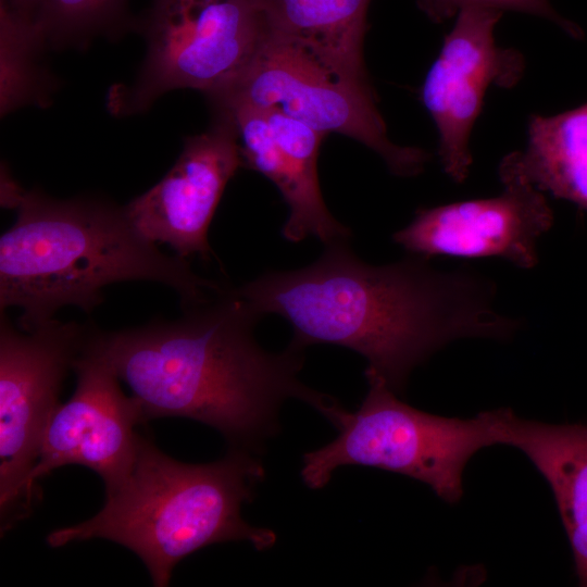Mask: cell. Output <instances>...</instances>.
Returning <instances> with one entry per match:
<instances>
[{"label": "cell", "instance_id": "cell-1", "mask_svg": "<svg viewBox=\"0 0 587 587\" xmlns=\"http://www.w3.org/2000/svg\"><path fill=\"white\" fill-rule=\"evenodd\" d=\"M236 291L261 316L284 317L295 346L355 351L367 362L365 375L398 395L412 370L448 344L505 340L521 324L495 309V284L474 271H440L415 254L373 265L348 239L325 245L308 266L266 272Z\"/></svg>", "mask_w": 587, "mask_h": 587}, {"label": "cell", "instance_id": "cell-2", "mask_svg": "<svg viewBox=\"0 0 587 587\" xmlns=\"http://www.w3.org/2000/svg\"><path fill=\"white\" fill-rule=\"evenodd\" d=\"M174 321L117 332L89 328L86 346L124 380L145 422L185 417L218 430L230 448L257 453L276 434L287 399L328 421L341 408L299 378L304 349L268 352L254 338L262 317L236 289L184 309Z\"/></svg>", "mask_w": 587, "mask_h": 587}, {"label": "cell", "instance_id": "cell-3", "mask_svg": "<svg viewBox=\"0 0 587 587\" xmlns=\"http://www.w3.org/2000/svg\"><path fill=\"white\" fill-rule=\"evenodd\" d=\"M4 177L2 205L16 208L17 217L0 237V308L21 310L22 330L43 325L65 305L92 312L103 288L117 282L163 284L184 309L225 289L196 274L187 259L161 252L125 207L91 196L54 199Z\"/></svg>", "mask_w": 587, "mask_h": 587}, {"label": "cell", "instance_id": "cell-4", "mask_svg": "<svg viewBox=\"0 0 587 587\" xmlns=\"http://www.w3.org/2000/svg\"><path fill=\"white\" fill-rule=\"evenodd\" d=\"M254 452L230 448L203 464L177 461L139 436L133 466L122 484L105 494L91 519L47 536L50 547L95 538L132 550L155 587L168 586L175 565L192 552L225 541H247L270 549L276 534L241 516L243 503L264 478Z\"/></svg>", "mask_w": 587, "mask_h": 587}, {"label": "cell", "instance_id": "cell-5", "mask_svg": "<svg viewBox=\"0 0 587 587\" xmlns=\"http://www.w3.org/2000/svg\"><path fill=\"white\" fill-rule=\"evenodd\" d=\"M354 412L344 408L332 423L338 436L302 457L301 477L311 489L324 487L340 466L362 465L399 473L428 485L454 504L463 495V472L480 449L500 445V409L471 419L421 411L375 375Z\"/></svg>", "mask_w": 587, "mask_h": 587}, {"label": "cell", "instance_id": "cell-6", "mask_svg": "<svg viewBox=\"0 0 587 587\" xmlns=\"http://www.w3.org/2000/svg\"><path fill=\"white\" fill-rule=\"evenodd\" d=\"M136 32L146 53L134 83L111 93L117 115L143 113L175 89L222 91L268 35L253 0H150Z\"/></svg>", "mask_w": 587, "mask_h": 587}, {"label": "cell", "instance_id": "cell-7", "mask_svg": "<svg viewBox=\"0 0 587 587\" xmlns=\"http://www.w3.org/2000/svg\"><path fill=\"white\" fill-rule=\"evenodd\" d=\"M211 103H236L276 110L319 133H338L377 153L401 177L423 172L430 154L392 142L369 83L335 72L296 43L268 33L260 49Z\"/></svg>", "mask_w": 587, "mask_h": 587}, {"label": "cell", "instance_id": "cell-8", "mask_svg": "<svg viewBox=\"0 0 587 587\" xmlns=\"http://www.w3.org/2000/svg\"><path fill=\"white\" fill-rule=\"evenodd\" d=\"M90 326L50 320L30 332L0 320V522L1 534L32 512L28 480L67 373Z\"/></svg>", "mask_w": 587, "mask_h": 587}, {"label": "cell", "instance_id": "cell-9", "mask_svg": "<svg viewBox=\"0 0 587 587\" xmlns=\"http://www.w3.org/2000/svg\"><path fill=\"white\" fill-rule=\"evenodd\" d=\"M502 13L477 5L462 9L421 89V100L438 130L442 168L455 183L470 174V138L487 89L512 88L525 71L520 51L496 42Z\"/></svg>", "mask_w": 587, "mask_h": 587}, {"label": "cell", "instance_id": "cell-10", "mask_svg": "<svg viewBox=\"0 0 587 587\" xmlns=\"http://www.w3.org/2000/svg\"><path fill=\"white\" fill-rule=\"evenodd\" d=\"M502 191L495 197L421 208L392 240L411 254L429 259L498 257L520 268L538 263V241L553 225L545 196L504 157L499 164Z\"/></svg>", "mask_w": 587, "mask_h": 587}, {"label": "cell", "instance_id": "cell-11", "mask_svg": "<svg viewBox=\"0 0 587 587\" xmlns=\"http://www.w3.org/2000/svg\"><path fill=\"white\" fill-rule=\"evenodd\" d=\"M73 371L75 391L53 414L29 476L35 499L38 479L68 464L95 471L110 494L126 478L136 457L140 435L135 428L145 423L138 401L124 394L111 366L86 344Z\"/></svg>", "mask_w": 587, "mask_h": 587}, {"label": "cell", "instance_id": "cell-12", "mask_svg": "<svg viewBox=\"0 0 587 587\" xmlns=\"http://www.w3.org/2000/svg\"><path fill=\"white\" fill-rule=\"evenodd\" d=\"M245 165L229 118L214 111L212 125L185 138L170 171L125 210L148 239L170 246L183 259L210 261L208 232L228 182Z\"/></svg>", "mask_w": 587, "mask_h": 587}, {"label": "cell", "instance_id": "cell-13", "mask_svg": "<svg viewBox=\"0 0 587 587\" xmlns=\"http://www.w3.org/2000/svg\"><path fill=\"white\" fill-rule=\"evenodd\" d=\"M232 122L245 165L268 178L289 209L282 234L291 242L315 237L325 245L347 240L350 229L328 211L321 192L320 152L289 155L277 145L262 111L236 103H212Z\"/></svg>", "mask_w": 587, "mask_h": 587}, {"label": "cell", "instance_id": "cell-14", "mask_svg": "<svg viewBox=\"0 0 587 587\" xmlns=\"http://www.w3.org/2000/svg\"><path fill=\"white\" fill-rule=\"evenodd\" d=\"M499 430L500 445L526 454L550 485L579 585L587 587V425L547 424L500 408Z\"/></svg>", "mask_w": 587, "mask_h": 587}, {"label": "cell", "instance_id": "cell-15", "mask_svg": "<svg viewBox=\"0 0 587 587\" xmlns=\"http://www.w3.org/2000/svg\"><path fill=\"white\" fill-rule=\"evenodd\" d=\"M372 0H253L268 33L302 47L325 65L369 83L363 61Z\"/></svg>", "mask_w": 587, "mask_h": 587}, {"label": "cell", "instance_id": "cell-16", "mask_svg": "<svg viewBox=\"0 0 587 587\" xmlns=\"http://www.w3.org/2000/svg\"><path fill=\"white\" fill-rule=\"evenodd\" d=\"M525 180L587 211V103L532 115L524 150L507 154Z\"/></svg>", "mask_w": 587, "mask_h": 587}, {"label": "cell", "instance_id": "cell-17", "mask_svg": "<svg viewBox=\"0 0 587 587\" xmlns=\"http://www.w3.org/2000/svg\"><path fill=\"white\" fill-rule=\"evenodd\" d=\"M129 0H45L34 22L46 50L84 49L98 37L136 32Z\"/></svg>", "mask_w": 587, "mask_h": 587}, {"label": "cell", "instance_id": "cell-18", "mask_svg": "<svg viewBox=\"0 0 587 587\" xmlns=\"http://www.w3.org/2000/svg\"><path fill=\"white\" fill-rule=\"evenodd\" d=\"M0 37L1 115L27 104L47 105L55 83L39 63L46 49L34 24L0 7Z\"/></svg>", "mask_w": 587, "mask_h": 587}, {"label": "cell", "instance_id": "cell-19", "mask_svg": "<svg viewBox=\"0 0 587 587\" xmlns=\"http://www.w3.org/2000/svg\"><path fill=\"white\" fill-rule=\"evenodd\" d=\"M416 3L435 23L457 16L466 7L477 5L536 15L549 20L574 38L583 35L580 27L559 14L550 0H416Z\"/></svg>", "mask_w": 587, "mask_h": 587}, {"label": "cell", "instance_id": "cell-20", "mask_svg": "<svg viewBox=\"0 0 587 587\" xmlns=\"http://www.w3.org/2000/svg\"><path fill=\"white\" fill-rule=\"evenodd\" d=\"M45 0H0V5L13 15L33 23Z\"/></svg>", "mask_w": 587, "mask_h": 587}]
</instances>
